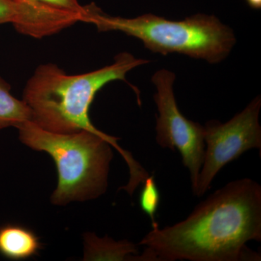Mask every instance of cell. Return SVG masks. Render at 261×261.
Here are the masks:
<instances>
[{
	"mask_svg": "<svg viewBox=\"0 0 261 261\" xmlns=\"http://www.w3.org/2000/svg\"><path fill=\"white\" fill-rule=\"evenodd\" d=\"M152 227L139 243L151 261L260 260L246 246L261 241L260 185L250 178L228 182L183 221Z\"/></svg>",
	"mask_w": 261,
	"mask_h": 261,
	"instance_id": "1",
	"label": "cell"
},
{
	"mask_svg": "<svg viewBox=\"0 0 261 261\" xmlns=\"http://www.w3.org/2000/svg\"><path fill=\"white\" fill-rule=\"evenodd\" d=\"M149 61L132 54L120 53L113 64L80 75H68L55 64L41 65L24 89L23 100L32 113L33 123L42 129L70 134L88 130L108 140L129 168L128 185L137 186L149 173L128 151L118 144L119 138L101 132L89 118V108L98 91L116 80L126 81V75L136 67Z\"/></svg>",
	"mask_w": 261,
	"mask_h": 261,
	"instance_id": "2",
	"label": "cell"
},
{
	"mask_svg": "<svg viewBox=\"0 0 261 261\" xmlns=\"http://www.w3.org/2000/svg\"><path fill=\"white\" fill-rule=\"evenodd\" d=\"M17 128L22 143L47 152L56 163L58 187L51 197L54 205L93 200L106 193L113 159V147L107 140L88 130L48 132L31 121Z\"/></svg>",
	"mask_w": 261,
	"mask_h": 261,
	"instance_id": "3",
	"label": "cell"
},
{
	"mask_svg": "<svg viewBox=\"0 0 261 261\" xmlns=\"http://www.w3.org/2000/svg\"><path fill=\"white\" fill-rule=\"evenodd\" d=\"M84 22L99 32L116 31L137 38L153 53L185 55L210 63L224 61L236 44L233 32L214 15L197 14L180 21L152 14L135 18L111 16L94 4L87 5Z\"/></svg>",
	"mask_w": 261,
	"mask_h": 261,
	"instance_id": "4",
	"label": "cell"
},
{
	"mask_svg": "<svg viewBox=\"0 0 261 261\" xmlns=\"http://www.w3.org/2000/svg\"><path fill=\"white\" fill-rule=\"evenodd\" d=\"M260 97L257 96L226 123L211 120L203 126L205 156L194 195H205L216 175L228 163L250 149L260 151Z\"/></svg>",
	"mask_w": 261,
	"mask_h": 261,
	"instance_id": "5",
	"label": "cell"
},
{
	"mask_svg": "<svg viewBox=\"0 0 261 261\" xmlns=\"http://www.w3.org/2000/svg\"><path fill=\"white\" fill-rule=\"evenodd\" d=\"M175 79L173 72L165 69L156 72L152 77L157 89L154 99L159 111L156 142L163 149H178L182 163L190 172L195 194L205 156L204 126L187 119L178 109L173 93Z\"/></svg>",
	"mask_w": 261,
	"mask_h": 261,
	"instance_id": "6",
	"label": "cell"
},
{
	"mask_svg": "<svg viewBox=\"0 0 261 261\" xmlns=\"http://www.w3.org/2000/svg\"><path fill=\"white\" fill-rule=\"evenodd\" d=\"M80 15L27 0H0V25L11 23L29 37L53 35L80 21Z\"/></svg>",
	"mask_w": 261,
	"mask_h": 261,
	"instance_id": "7",
	"label": "cell"
},
{
	"mask_svg": "<svg viewBox=\"0 0 261 261\" xmlns=\"http://www.w3.org/2000/svg\"><path fill=\"white\" fill-rule=\"evenodd\" d=\"M37 235L28 228L8 225L0 228V254L12 260H24L41 248Z\"/></svg>",
	"mask_w": 261,
	"mask_h": 261,
	"instance_id": "8",
	"label": "cell"
},
{
	"mask_svg": "<svg viewBox=\"0 0 261 261\" xmlns=\"http://www.w3.org/2000/svg\"><path fill=\"white\" fill-rule=\"evenodd\" d=\"M84 260H140L138 247L128 240L115 241L108 236L99 238L93 233L85 237Z\"/></svg>",
	"mask_w": 261,
	"mask_h": 261,
	"instance_id": "9",
	"label": "cell"
},
{
	"mask_svg": "<svg viewBox=\"0 0 261 261\" xmlns=\"http://www.w3.org/2000/svg\"><path fill=\"white\" fill-rule=\"evenodd\" d=\"M10 89V84L0 76V130L10 126L17 128L32 120L30 108L23 99L13 97Z\"/></svg>",
	"mask_w": 261,
	"mask_h": 261,
	"instance_id": "10",
	"label": "cell"
},
{
	"mask_svg": "<svg viewBox=\"0 0 261 261\" xmlns=\"http://www.w3.org/2000/svg\"><path fill=\"white\" fill-rule=\"evenodd\" d=\"M143 184L140 197V207L150 218L152 226H153L158 224L155 221V214L161 202V196L153 176H149Z\"/></svg>",
	"mask_w": 261,
	"mask_h": 261,
	"instance_id": "11",
	"label": "cell"
},
{
	"mask_svg": "<svg viewBox=\"0 0 261 261\" xmlns=\"http://www.w3.org/2000/svg\"><path fill=\"white\" fill-rule=\"evenodd\" d=\"M27 1L45 5L55 9L82 13L85 16L87 13V6L81 5L78 0H27Z\"/></svg>",
	"mask_w": 261,
	"mask_h": 261,
	"instance_id": "12",
	"label": "cell"
},
{
	"mask_svg": "<svg viewBox=\"0 0 261 261\" xmlns=\"http://www.w3.org/2000/svg\"><path fill=\"white\" fill-rule=\"evenodd\" d=\"M247 4L253 9H260L261 0H246Z\"/></svg>",
	"mask_w": 261,
	"mask_h": 261,
	"instance_id": "13",
	"label": "cell"
}]
</instances>
